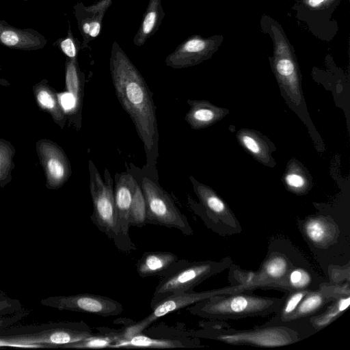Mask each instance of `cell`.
Listing matches in <instances>:
<instances>
[{"label":"cell","instance_id":"484cf974","mask_svg":"<svg viewBox=\"0 0 350 350\" xmlns=\"http://www.w3.org/2000/svg\"><path fill=\"white\" fill-rule=\"evenodd\" d=\"M312 284V275L306 269L296 265L288 273L286 280V291L309 289Z\"/></svg>","mask_w":350,"mask_h":350},{"label":"cell","instance_id":"30bf717a","mask_svg":"<svg viewBox=\"0 0 350 350\" xmlns=\"http://www.w3.org/2000/svg\"><path fill=\"white\" fill-rule=\"evenodd\" d=\"M170 333L149 335L140 332L122 338L120 335L111 348L174 349L199 348L204 347L198 338L187 336L185 330L170 329Z\"/></svg>","mask_w":350,"mask_h":350},{"label":"cell","instance_id":"7a4b0ae2","mask_svg":"<svg viewBox=\"0 0 350 350\" xmlns=\"http://www.w3.org/2000/svg\"><path fill=\"white\" fill-rule=\"evenodd\" d=\"M200 322V329L185 331V335L206 338L233 345H250L274 348L286 346L302 340L295 327L282 325H260L250 329H235L225 327L218 320Z\"/></svg>","mask_w":350,"mask_h":350},{"label":"cell","instance_id":"1f68e13d","mask_svg":"<svg viewBox=\"0 0 350 350\" xmlns=\"http://www.w3.org/2000/svg\"><path fill=\"white\" fill-rule=\"evenodd\" d=\"M60 103L65 110H71L78 105L75 98L69 92L60 96Z\"/></svg>","mask_w":350,"mask_h":350},{"label":"cell","instance_id":"8992f818","mask_svg":"<svg viewBox=\"0 0 350 350\" xmlns=\"http://www.w3.org/2000/svg\"><path fill=\"white\" fill-rule=\"evenodd\" d=\"M140 186L146 204V224L176 228L186 236L193 234L186 216L180 211L171 196L157 182L144 176Z\"/></svg>","mask_w":350,"mask_h":350},{"label":"cell","instance_id":"ac0fdd59","mask_svg":"<svg viewBox=\"0 0 350 350\" xmlns=\"http://www.w3.org/2000/svg\"><path fill=\"white\" fill-rule=\"evenodd\" d=\"M334 299L323 290H309L286 323L317 315L325 310L324 308L326 309Z\"/></svg>","mask_w":350,"mask_h":350},{"label":"cell","instance_id":"5bb4252c","mask_svg":"<svg viewBox=\"0 0 350 350\" xmlns=\"http://www.w3.org/2000/svg\"><path fill=\"white\" fill-rule=\"evenodd\" d=\"M0 44L16 49L37 50L45 46L46 39L33 29H20L0 20Z\"/></svg>","mask_w":350,"mask_h":350},{"label":"cell","instance_id":"4fadbf2b","mask_svg":"<svg viewBox=\"0 0 350 350\" xmlns=\"http://www.w3.org/2000/svg\"><path fill=\"white\" fill-rule=\"evenodd\" d=\"M210 42L200 36H193L182 43L165 58V64L180 69L193 66L201 62L208 51Z\"/></svg>","mask_w":350,"mask_h":350},{"label":"cell","instance_id":"9c48e42d","mask_svg":"<svg viewBox=\"0 0 350 350\" xmlns=\"http://www.w3.org/2000/svg\"><path fill=\"white\" fill-rule=\"evenodd\" d=\"M190 179L193 190L206 211V215L201 216L204 223L216 232L218 224H225L230 234L241 231L239 222L221 198L209 187L193 177Z\"/></svg>","mask_w":350,"mask_h":350},{"label":"cell","instance_id":"5b68a950","mask_svg":"<svg viewBox=\"0 0 350 350\" xmlns=\"http://www.w3.org/2000/svg\"><path fill=\"white\" fill-rule=\"evenodd\" d=\"M230 257L220 261H189L179 259L161 277L150 301V308L165 297L174 294L193 291L204 280L232 266Z\"/></svg>","mask_w":350,"mask_h":350},{"label":"cell","instance_id":"d6986e66","mask_svg":"<svg viewBox=\"0 0 350 350\" xmlns=\"http://www.w3.org/2000/svg\"><path fill=\"white\" fill-rule=\"evenodd\" d=\"M349 304V294L337 297L322 312L308 318L312 328L315 332L325 328L338 318Z\"/></svg>","mask_w":350,"mask_h":350},{"label":"cell","instance_id":"4316f807","mask_svg":"<svg viewBox=\"0 0 350 350\" xmlns=\"http://www.w3.org/2000/svg\"><path fill=\"white\" fill-rule=\"evenodd\" d=\"M130 225H146V204L140 185L137 183L131 209Z\"/></svg>","mask_w":350,"mask_h":350},{"label":"cell","instance_id":"9a60e30c","mask_svg":"<svg viewBox=\"0 0 350 350\" xmlns=\"http://www.w3.org/2000/svg\"><path fill=\"white\" fill-rule=\"evenodd\" d=\"M170 252L148 251L144 252L135 264L138 275L142 278L163 276L179 260Z\"/></svg>","mask_w":350,"mask_h":350},{"label":"cell","instance_id":"ffe728a7","mask_svg":"<svg viewBox=\"0 0 350 350\" xmlns=\"http://www.w3.org/2000/svg\"><path fill=\"white\" fill-rule=\"evenodd\" d=\"M303 229L308 239L318 245H324L334 237V225L323 218H311L304 223Z\"/></svg>","mask_w":350,"mask_h":350},{"label":"cell","instance_id":"ba28073f","mask_svg":"<svg viewBox=\"0 0 350 350\" xmlns=\"http://www.w3.org/2000/svg\"><path fill=\"white\" fill-rule=\"evenodd\" d=\"M296 265L285 254L273 252L262 263L257 272L241 277L239 284L256 288L286 289V280L291 269Z\"/></svg>","mask_w":350,"mask_h":350},{"label":"cell","instance_id":"2e32d148","mask_svg":"<svg viewBox=\"0 0 350 350\" xmlns=\"http://www.w3.org/2000/svg\"><path fill=\"white\" fill-rule=\"evenodd\" d=\"M189 110L185 116V121L193 129L207 127L219 120L227 112L208 101L187 100Z\"/></svg>","mask_w":350,"mask_h":350},{"label":"cell","instance_id":"6da1fadb","mask_svg":"<svg viewBox=\"0 0 350 350\" xmlns=\"http://www.w3.org/2000/svg\"><path fill=\"white\" fill-rule=\"evenodd\" d=\"M109 68L117 98L132 119L144 144L146 166L153 167L158 156L159 133L152 94L143 76L116 41L111 46Z\"/></svg>","mask_w":350,"mask_h":350},{"label":"cell","instance_id":"277c9868","mask_svg":"<svg viewBox=\"0 0 350 350\" xmlns=\"http://www.w3.org/2000/svg\"><path fill=\"white\" fill-rule=\"evenodd\" d=\"M90 189L93 204L90 219L122 252L136 250L131 239L126 238L120 227L116 210L113 182L109 170L104 172V180L92 160L89 161Z\"/></svg>","mask_w":350,"mask_h":350},{"label":"cell","instance_id":"7c38bea8","mask_svg":"<svg viewBox=\"0 0 350 350\" xmlns=\"http://www.w3.org/2000/svg\"><path fill=\"white\" fill-rule=\"evenodd\" d=\"M115 178L114 202L120 227L124 236L131 239L129 234L131 209L137 182L127 172L117 173Z\"/></svg>","mask_w":350,"mask_h":350},{"label":"cell","instance_id":"d4e9b609","mask_svg":"<svg viewBox=\"0 0 350 350\" xmlns=\"http://www.w3.org/2000/svg\"><path fill=\"white\" fill-rule=\"evenodd\" d=\"M120 334V332L111 330L110 333L103 335H93L81 340L70 343V346L77 349H101L111 348Z\"/></svg>","mask_w":350,"mask_h":350},{"label":"cell","instance_id":"44dd1931","mask_svg":"<svg viewBox=\"0 0 350 350\" xmlns=\"http://www.w3.org/2000/svg\"><path fill=\"white\" fill-rule=\"evenodd\" d=\"M276 70L280 76L284 89L295 103L300 100V88L295 76V65L291 59H280L276 64Z\"/></svg>","mask_w":350,"mask_h":350},{"label":"cell","instance_id":"3957f363","mask_svg":"<svg viewBox=\"0 0 350 350\" xmlns=\"http://www.w3.org/2000/svg\"><path fill=\"white\" fill-rule=\"evenodd\" d=\"M253 289L217 295L187 307L192 314L212 320L224 321L265 317L275 313L282 306L284 296L263 297L254 295Z\"/></svg>","mask_w":350,"mask_h":350},{"label":"cell","instance_id":"52a82bcc","mask_svg":"<svg viewBox=\"0 0 350 350\" xmlns=\"http://www.w3.org/2000/svg\"><path fill=\"white\" fill-rule=\"evenodd\" d=\"M246 289H255L254 286L237 284L219 289L201 292H185L174 294L165 297L151 308L152 312L139 321L135 322L120 332V337L126 338L144 332L159 319L182 308L189 307L198 301L212 296L243 291Z\"/></svg>","mask_w":350,"mask_h":350},{"label":"cell","instance_id":"7402d4cb","mask_svg":"<svg viewBox=\"0 0 350 350\" xmlns=\"http://www.w3.org/2000/svg\"><path fill=\"white\" fill-rule=\"evenodd\" d=\"M241 145L258 161L268 165L270 152L267 144L257 134L250 131H241L238 133Z\"/></svg>","mask_w":350,"mask_h":350},{"label":"cell","instance_id":"cb8c5ba5","mask_svg":"<svg viewBox=\"0 0 350 350\" xmlns=\"http://www.w3.org/2000/svg\"><path fill=\"white\" fill-rule=\"evenodd\" d=\"M82 77L83 73L79 70L77 59L67 58L66 63V85L68 92L73 95L78 105L81 96Z\"/></svg>","mask_w":350,"mask_h":350},{"label":"cell","instance_id":"83f0119b","mask_svg":"<svg viewBox=\"0 0 350 350\" xmlns=\"http://www.w3.org/2000/svg\"><path fill=\"white\" fill-rule=\"evenodd\" d=\"M47 169L50 178L57 184L66 180L70 172L66 160L60 153L56 154L48 161Z\"/></svg>","mask_w":350,"mask_h":350},{"label":"cell","instance_id":"f1b7e54d","mask_svg":"<svg viewBox=\"0 0 350 350\" xmlns=\"http://www.w3.org/2000/svg\"><path fill=\"white\" fill-rule=\"evenodd\" d=\"M284 180L288 187L295 193H304L309 186L305 172L297 166H292L288 168Z\"/></svg>","mask_w":350,"mask_h":350},{"label":"cell","instance_id":"8fae6325","mask_svg":"<svg viewBox=\"0 0 350 350\" xmlns=\"http://www.w3.org/2000/svg\"><path fill=\"white\" fill-rule=\"evenodd\" d=\"M113 0H99L95 3L85 6L77 2L74 6V14L77 19L81 35L83 38L81 49L88 47L90 41L100 33L103 18Z\"/></svg>","mask_w":350,"mask_h":350},{"label":"cell","instance_id":"f546056e","mask_svg":"<svg viewBox=\"0 0 350 350\" xmlns=\"http://www.w3.org/2000/svg\"><path fill=\"white\" fill-rule=\"evenodd\" d=\"M53 44L57 46L67 58L72 59H77L81 45V42L74 37L70 25L67 36L59 38Z\"/></svg>","mask_w":350,"mask_h":350},{"label":"cell","instance_id":"4dcf8cb0","mask_svg":"<svg viewBox=\"0 0 350 350\" xmlns=\"http://www.w3.org/2000/svg\"><path fill=\"white\" fill-rule=\"evenodd\" d=\"M38 100L44 107L53 109L55 108L56 102L53 96L46 90H41L38 94Z\"/></svg>","mask_w":350,"mask_h":350},{"label":"cell","instance_id":"603a6c76","mask_svg":"<svg viewBox=\"0 0 350 350\" xmlns=\"http://www.w3.org/2000/svg\"><path fill=\"white\" fill-rule=\"evenodd\" d=\"M310 289L295 290L284 295V302L274 317L265 325H282L293 314L302 299Z\"/></svg>","mask_w":350,"mask_h":350},{"label":"cell","instance_id":"d6a6232c","mask_svg":"<svg viewBox=\"0 0 350 350\" xmlns=\"http://www.w3.org/2000/svg\"><path fill=\"white\" fill-rule=\"evenodd\" d=\"M326 0H308V4L312 7L316 8L321 5Z\"/></svg>","mask_w":350,"mask_h":350},{"label":"cell","instance_id":"e0dca14e","mask_svg":"<svg viewBox=\"0 0 350 350\" xmlns=\"http://www.w3.org/2000/svg\"><path fill=\"white\" fill-rule=\"evenodd\" d=\"M164 16L161 0H149L141 25L133 38L134 44L137 46L144 45L158 30Z\"/></svg>","mask_w":350,"mask_h":350}]
</instances>
